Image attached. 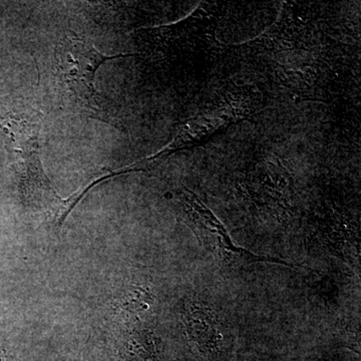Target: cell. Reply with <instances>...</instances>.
<instances>
[{
  "label": "cell",
  "instance_id": "cell-7",
  "mask_svg": "<svg viewBox=\"0 0 361 361\" xmlns=\"http://www.w3.org/2000/svg\"><path fill=\"white\" fill-rule=\"evenodd\" d=\"M0 361H11L8 351L0 344Z\"/></svg>",
  "mask_w": 361,
  "mask_h": 361
},
{
  "label": "cell",
  "instance_id": "cell-1",
  "mask_svg": "<svg viewBox=\"0 0 361 361\" xmlns=\"http://www.w3.org/2000/svg\"><path fill=\"white\" fill-rule=\"evenodd\" d=\"M54 56L59 80L75 103L97 118L106 116L103 99L94 87L96 73L106 61L122 56H106L89 40L68 32L56 45Z\"/></svg>",
  "mask_w": 361,
  "mask_h": 361
},
{
  "label": "cell",
  "instance_id": "cell-4",
  "mask_svg": "<svg viewBox=\"0 0 361 361\" xmlns=\"http://www.w3.org/2000/svg\"><path fill=\"white\" fill-rule=\"evenodd\" d=\"M116 346L123 361H155L157 344L151 330L126 324L116 332Z\"/></svg>",
  "mask_w": 361,
  "mask_h": 361
},
{
  "label": "cell",
  "instance_id": "cell-3",
  "mask_svg": "<svg viewBox=\"0 0 361 361\" xmlns=\"http://www.w3.org/2000/svg\"><path fill=\"white\" fill-rule=\"evenodd\" d=\"M20 164L18 187L23 205L32 212L44 214L59 235L68 214L75 208V196L65 200L56 193L40 161L39 149L21 156Z\"/></svg>",
  "mask_w": 361,
  "mask_h": 361
},
{
  "label": "cell",
  "instance_id": "cell-2",
  "mask_svg": "<svg viewBox=\"0 0 361 361\" xmlns=\"http://www.w3.org/2000/svg\"><path fill=\"white\" fill-rule=\"evenodd\" d=\"M180 202L203 246L213 253L216 258L219 259L221 262L230 265L268 262L293 267V265L279 259L256 255L246 249L235 245L224 226L199 200L198 197L189 190L185 189L180 192Z\"/></svg>",
  "mask_w": 361,
  "mask_h": 361
},
{
  "label": "cell",
  "instance_id": "cell-6",
  "mask_svg": "<svg viewBox=\"0 0 361 361\" xmlns=\"http://www.w3.org/2000/svg\"><path fill=\"white\" fill-rule=\"evenodd\" d=\"M185 322H186L188 334L200 349L212 353L213 350L219 348V332L214 325V320L210 319L208 315L206 314L205 327L201 324L194 310L190 312L188 311L185 316Z\"/></svg>",
  "mask_w": 361,
  "mask_h": 361
},
{
  "label": "cell",
  "instance_id": "cell-5",
  "mask_svg": "<svg viewBox=\"0 0 361 361\" xmlns=\"http://www.w3.org/2000/svg\"><path fill=\"white\" fill-rule=\"evenodd\" d=\"M153 303V296L146 289L130 286L123 291L115 304V315L121 325L141 324V317L147 314Z\"/></svg>",
  "mask_w": 361,
  "mask_h": 361
}]
</instances>
